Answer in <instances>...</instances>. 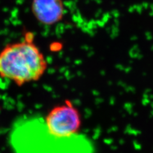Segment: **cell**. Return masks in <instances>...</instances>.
I'll list each match as a JSON object with an SVG mask.
<instances>
[{"label": "cell", "mask_w": 153, "mask_h": 153, "mask_svg": "<svg viewBox=\"0 0 153 153\" xmlns=\"http://www.w3.org/2000/svg\"><path fill=\"white\" fill-rule=\"evenodd\" d=\"M9 139L13 153H95L93 143L86 136L53 135L47 130L44 119L37 116L17 119Z\"/></svg>", "instance_id": "1"}, {"label": "cell", "mask_w": 153, "mask_h": 153, "mask_svg": "<svg viewBox=\"0 0 153 153\" xmlns=\"http://www.w3.org/2000/svg\"><path fill=\"white\" fill-rule=\"evenodd\" d=\"M47 69L45 57L31 39L8 44L0 51V76L19 86L40 79Z\"/></svg>", "instance_id": "2"}, {"label": "cell", "mask_w": 153, "mask_h": 153, "mask_svg": "<svg viewBox=\"0 0 153 153\" xmlns=\"http://www.w3.org/2000/svg\"><path fill=\"white\" fill-rule=\"evenodd\" d=\"M44 119L47 130L59 137L78 134L81 125L79 111L68 100L52 108Z\"/></svg>", "instance_id": "3"}, {"label": "cell", "mask_w": 153, "mask_h": 153, "mask_svg": "<svg viewBox=\"0 0 153 153\" xmlns=\"http://www.w3.org/2000/svg\"><path fill=\"white\" fill-rule=\"evenodd\" d=\"M31 12L42 25H54L63 17L65 8L63 0H33Z\"/></svg>", "instance_id": "4"}]
</instances>
